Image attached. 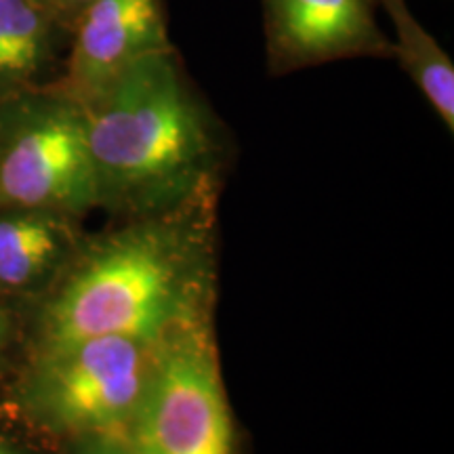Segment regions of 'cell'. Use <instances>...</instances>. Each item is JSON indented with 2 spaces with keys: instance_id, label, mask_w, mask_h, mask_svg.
Returning <instances> with one entry per match:
<instances>
[{
  "instance_id": "cell-1",
  "label": "cell",
  "mask_w": 454,
  "mask_h": 454,
  "mask_svg": "<svg viewBox=\"0 0 454 454\" xmlns=\"http://www.w3.org/2000/svg\"><path fill=\"white\" fill-rule=\"evenodd\" d=\"M211 198L129 219L78 253L43 309L41 348L104 334L158 340L211 316Z\"/></svg>"
},
{
  "instance_id": "cell-2",
  "label": "cell",
  "mask_w": 454,
  "mask_h": 454,
  "mask_svg": "<svg viewBox=\"0 0 454 454\" xmlns=\"http://www.w3.org/2000/svg\"><path fill=\"white\" fill-rule=\"evenodd\" d=\"M84 114L98 208L135 219L213 196L223 135L175 47L129 66Z\"/></svg>"
},
{
  "instance_id": "cell-3",
  "label": "cell",
  "mask_w": 454,
  "mask_h": 454,
  "mask_svg": "<svg viewBox=\"0 0 454 454\" xmlns=\"http://www.w3.org/2000/svg\"><path fill=\"white\" fill-rule=\"evenodd\" d=\"M0 208L74 219L98 208L87 114L57 84L0 101Z\"/></svg>"
},
{
  "instance_id": "cell-4",
  "label": "cell",
  "mask_w": 454,
  "mask_h": 454,
  "mask_svg": "<svg viewBox=\"0 0 454 454\" xmlns=\"http://www.w3.org/2000/svg\"><path fill=\"white\" fill-rule=\"evenodd\" d=\"M156 345L104 334L41 348L21 387L26 412L55 434H127L154 368Z\"/></svg>"
},
{
  "instance_id": "cell-5",
  "label": "cell",
  "mask_w": 454,
  "mask_h": 454,
  "mask_svg": "<svg viewBox=\"0 0 454 454\" xmlns=\"http://www.w3.org/2000/svg\"><path fill=\"white\" fill-rule=\"evenodd\" d=\"M127 442L133 454H234V425L211 316L158 339Z\"/></svg>"
},
{
  "instance_id": "cell-6",
  "label": "cell",
  "mask_w": 454,
  "mask_h": 454,
  "mask_svg": "<svg viewBox=\"0 0 454 454\" xmlns=\"http://www.w3.org/2000/svg\"><path fill=\"white\" fill-rule=\"evenodd\" d=\"M374 0H263V32L271 74H286L351 57H394Z\"/></svg>"
},
{
  "instance_id": "cell-7",
  "label": "cell",
  "mask_w": 454,
  "mask_h": 454,
  "mask_svg": "<svg viewBox=\"0 0 454 454\" xmlns=\"http://www.w3.org/2000/svg\"><path fill=\"white\" fill-rule=\"evenodd\" d=\"M70 43L57 87L82 106L135 61L175 47L164 0H95L74 20Z\"/></svg>"
},
{
  "instance_id": "cell-8",
  "label": "cell",
  "mask_w": 454,
  "mask_h": 454,
  "mask_svg": "<svg viewBox=\"0 0 454 454\" xmlns=\"http://www.w3.org/2000/svg\"><path fill=\"white\" fill-rule=\"evenodd\" d=\"M74 217L49 211L0 208V288L32 291L76 257Z\"/></svg>"
},
{
  "instance_id": "cell-9",
  "label": "cell",
  "mask_w": 454,
  "mask_h": 454,
  "mask_svg": "<svg viewBox=\"0 0 454 454\" xmlns=\"http://www.w3.org/2000/svg\"><path fill=\"white\" fill-rule=\"evenodd\" d=\"M70 36L41 0H0V101L36 89Z\"/></svg>"
},
{
  "instance_id": "cell-10",
  "label": "cell",
  "mask_w": 454,
  "mask_h": 454,
  "mask_svg": "<svg viewBox=\"0 0 454 454\" xmlns=\"http://www.w3.org/2000/svg\"><path fill=\"white\" fill-rule=\"evenodd\" d=\"M395 27L394 57L417 84L448 130H454V66L446 51L419 24L406 0H374Z\"/></svg>"
},
{
  "instance_id": "cell-11",
  "label": "cell",
  "mask_w": 454,
  "mask_h": 454,
  "mask_svg": "<svg viewBox=\"0 0 454 454\" xmlns=\"http://www.w3.org/2000/svg\"><path fill=\"white\" fill-rule=\"evenodd\" d=\"M81 442L82 444L76 454H133L127 442V434L87 435V438H81Z\"/></svg>"
},
{
  "instance_id": "cell-12",
  "label": "cell",
  "mask_w": 454,
  "mask_h": 454,
  "mask_svg": "<svg viewBox=\"0 0 454 454\" xmlns=\"http://www.w3.org/2000/svg\"><path fill=\"white\" fill-rule=\"evenodd\" d=\"M41 3L51 11V13L59 17L66 26L72 27L74 20H76L90 3H95V0H41Z\"/></svg>"
},
{
  "instance_id": "cell-13",
  "label": "cell",
  "mask_w": 454,
  "mask_h": 454,
  "mask_svg": "<svg viewBox=\"0 0 454 454\" xmlns=\"http://www.w3.org/2000/svg\"><path fill=\"white\" fill-rule=\"evenodd\" d=\"M9 328H11L9 317L3 311V308H0V351L4 349V345H7V340H9Z\"/></svg>"
},
{
  "instance_id": "cell-14",
  "label": "cell",
  "mask_w": 454,
  "mask_h": 454,
  "mask_svg": "<svg viewBox=\"0 0 454 454\" xmlns=\"http://www.w3.org/2000/svg\"><path fill=\"white\" fill-rule=\"evenodd\" d=\"M0 454H21V452L17 450L15 446H11L9 442H3V440H0Z\"/></svg>"
}]
</instances>
